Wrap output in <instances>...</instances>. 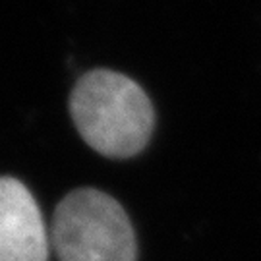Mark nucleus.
Returning <instances> with one entry per match:
<instances>
[{
	"instance_id": "nucleus-3",
	"label": "nucleus",
	"mask_w": 261,
	"mask_h": 261,
	"mask_svg": "<svg viewBox=\"0 0 261 261\" xmlns=\"http://www.w3.org/2000/svg\"><path fill=\"white\" fill-rule=\"evenodd\" d=\"M50 236L35 197L19 180L0 178V261H47Z\"/></svg>"
},
{
	"instance_id": "nucleus-1",
	"label": "nucleus",
	"mask_w": 261,
	"mask_h": 261,
	"mask_svg": "<svg viewBox=\"0 0 261 261\" xmlns=\"http://www.w3.org/2000/svg\"><path fill=\"white\" fill-rule=\"evenodd\" d=\"M70 112L85 143L112 159L138 155L155 128L147 93L128 75L111 70H91L77 80Z\"/></svg>"
},
{
	"instance_id": "nucleus-2",
	"label": "nucleus",
	"mask_w": 261,
	"mask_h": 261,
	"mask_svg": "<svg viewBox=\"0 0 261 261\" xmlns=\"http://www.w3.org/2000/svg\"><path fill=\"white\" fill-rule=\"evenodd\" d=\"M50 246L60 261H136L138 255L126 211L93 188L74 190L58 203Z\"/></svg>"
}]
</instances>
